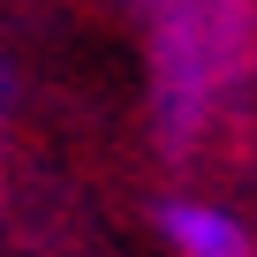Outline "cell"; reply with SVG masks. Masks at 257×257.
<instances>
[{"label": "cell", "mask_w": 257, "mask_h": 257, "mask_svg": "<svg viewBox=\"0 0 257 257\" xmlns=\"http://www.w3.org/2000/svg\"><path fill=\"white\" fill-rule=\"evenodd\" d=\"M152 46H159V121L182 144L249 76L257 8L249 0H159V38Z\"/></svg>", "instance_id": "obj_1"}, {"label": "cell", "mask_w": 257, "mask_h": 257, "mask_svg": "<svg viewBox=\"0 0 257 257\" xmlns=\"http://www.w3.org/2000/svg\"><path fill=\"white\" fill-rule=\"evenodd\" d=\"M159 227H167L174 257H257V234H249L234 212H219V204H197V197L167 204V212H159Z\"/></svg>", "instance_id": "obj_2"}]
</instances>
